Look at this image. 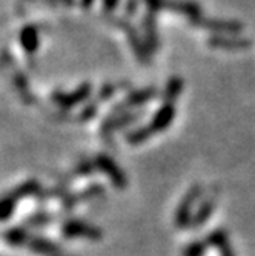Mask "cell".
<instances>
[{"label":"cell","instance_id":"cell-1","mask_svg":"<svg viewBox=\"0 0 255 256\" xmlns=\"http://www.w3.org/2000/svg\"><path fill=\"white\" fill-rule=\"evenodd\" d=\"M194 25L201 26L204 30L214 31L215 34H237L243 31V25L232 20H211V18H200Z\"/></svg>","mask_w":255,"mask_h":256},{"label":"cell","instance_id":"cell-2","mask_svg":"<svg viewBox=\"0 0 255 256\" xmlns=\"http://www.w3.org/2000/svg\"><path fill=\"white\" fill-rule=\"evenodd\" d=\"M165 10L186 16L191 20V23H195L200 18H203L201 17V8L194 2H188V0H166Z\"/></svg>","mask_w":255,"mask_h":256},{"label":"cell","instance_id":"cell-3","mask_svg":"<svg viewBox=\"0 0 255 256\" xmlns=\"http://www.w3.org/2000/svg\"><path fill=\"white\" fill-rule=\"evenodd\" d=\"M175 117V108H174V103L172 102H165V104L161 106L155 115L152 122L148 124L151 128V130L155 134V132H160V130H165L174 120Z\"/></svg>","mask_w":255,"mask_h":256},{"label":"cell","instance_id":"cell-4","mask_svg":"<svg viewBox=\"0 0 255 256\" xmlns=\"http://www.w3.org/2000/svg\"><path fill=\"white\" fill-rule=\"evenodd\" d=\"M209 44L217 50H226V51H241L247 50L250 46V42L240 37H227V36H214L209 38Z\"/></svg>","mask_w":255,"mask_h":256},{"label":"cell","instance_id":"cell-5","mask_svg":"<svg viewBox=\"0 0 255 256\" xmlns=\"http://www.w3.org/2000/svg\"><path fill=\"white\" fill-rule=\"evenodd\" d=\"M91 94V86L89 84H82L79 89L73 90L71 94H59L54 97V100L63 106V108H71V106H76L79 103H82L83 100H86Z\"/></svg>","mask_w":255,"mask_h":256},{"label":"cell","instance_id":"cell-6","mask_svg":"<svg viewBox=\"0 0 255 256\" xmlns=\"http://www.w3.org/2000/svg\"><path fill=\"white\" fill-rule=\"evenodd\" d=\"M155 97H157V89L155 88L140 89V90H135V92H132V94H129L128 98H126V102L123 103V106H128V108L142 106V104L151 102Z\"/></svg>","mask_w":255,"mask_h":256},{"label":"cell","instance_id":"cell-7","mask_svg":"<svg viewBox=\"0 0 255 256\" xmlns=\"http://www.w3.org/2000/svg\"><path fill=\"white\" fill-rule=\"evenodd\" d=\"M135 118H137L135 112H126V114L120 115V117H114L109 122H106V124L103 126V130H105V134H109L111 130H115V129H119L122 126L131 124L132 122H135Z\"/></svg>","mask_w":255,"mask_h":256},{"label":"cell","instance_id":"cell-8","mask_svg":"<svg viewBox=\"0 0 255 256\" xmlns=\"http://www.w3.org/2000/svg\"><path fill=\"white\" fill-rule=\"evenodd\" d=\"M20 40H22L23 48H25L28 52H33V51H36L37 44H39V34L33 26H28L22 31Z\"/></svg>","mask_w":255,"mask_h":256},{"label":"cell","instance_id":"cell-9","mask_svg":"<svg viewBox=\"0 0 255 256\" xmlns=\"http://www.w3.org/2000/svg\"><path fill=\"white\" fill-rule=\"evenodd\" d=\"M99 161H100V166L103 168V170H106V172L114 178L115 182H117L119 186H123V184H125V182H123V175H122V172L117 169V166H115L109 158L102 156Z\"/></svg>","mask_w":255,"mask_h":256},{"label":"cell","instance_id":"cell-10","mask_svg":"<svg viewBox=\"0 0 255 256\" xmlns=\"http://www.w3.org/2000/svg\"><path fill=\"white\" fill-rule=\"evenodd\" d=\"M183 89V80L175 77V78H171L169 83L166 84V89H165V98L166 102H174Z\"/></svg>","mask_w":255,"mask_h":256},{"label":"cell","instance_id":"cell-11","mask_svg":"<svg viewBox=\"0 0 255 256\" xmlns=\"http://www.w3.org/2000/svg\"><path fill=\"white\" fill-rule=\"evenodd\" d=\"M154 132L151 130L149 126H145V128H140V129H137L134 132H131L128 135V140L131 143H140V142H145L146 138H149Z\"/></svg>","mask_w":255,"mask_h":256},{"label":"cell","instance_id":"cell-12","mask_svg":"<svg viewBox=\"0 0 255 256\" xmlns=\"http://www.w3.org/2000/svg\"><path fill=\"white\" fill-rule=\"evenodd\" d=\"M149 11H160V10H165L166 5V0H145Z\"/></svg>","mask_w":255,"mask_h":256},{"label":"cell","instance_id":"cell-13","mask_svg":"<svg viewBox=\"0 0 255 256\" xmlns=\"http://www.w3.org/2000/svg\"><path fill=\"white\" fill-rule=\"evenodd\" d=\"M119 5V0H103V8L108 11V12H112L115 8Z\"/></svg>","mask_w":255,"mask_h":256},{"label":"cell","instance_id":"cell-14","mask_svg":"<svg viewBox=\"0 0 255 256\" xmlns=\"http://www.w3.org/2000/svg\"><path fill=\"white\" fill-rule=\"evenodd\" d=\"M115 89H117L115 86H106V88L100 92V96H103L102 98H103V100H105V98H109V97L114 94V92H115Z\"/></svg>","mask_w":255,"mask_h":256},{"label":"cell","instance_id":"cell-15","mask_svg":"<svg viewBox=\"0 0 255 256\" xmlns=\"http://www.w3.org/2000/svg\"><path fill=\"white\" fill-rule=\"evenodd\" d=\"M138 5V0H129L128 5H126V14H134Z\"/></svg>","mask_w":255,"mask_h":256},{"label":"cell","instance_id":"cell-16","mask_svg":"<svg viewBox=\"0 0 255 256\" xmlns=\"http://www.w3.org/2000/svg\"><path fill=\"white\" fill-rule=\"evenodd\" d=\"M201 252H203V247L197 244V246H192V247H191V248L186 252V256H188V254H192V256H200V253H201Z\"/></svg>","mask_w":255,"mask_h":256},{"label":"cell","instance_id":"cell-17","mask_svg":"<svg viewBox=\"0 0 255 256\" xmlns=\"http://www.w3.org/2000/svg\"><path fill=\"white\" fill-rule=\"evenodd\" d=\"M92 4V0H83V5L85 6H88V5H91Z\"/></svg>","mask_w":255,"mask_h":256}]
</instances>
